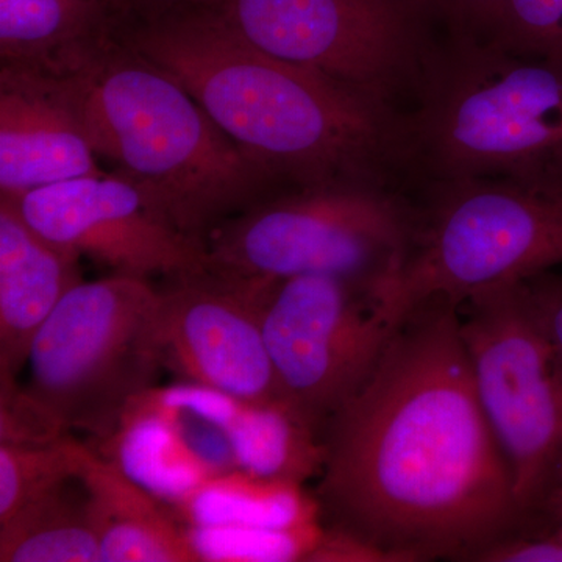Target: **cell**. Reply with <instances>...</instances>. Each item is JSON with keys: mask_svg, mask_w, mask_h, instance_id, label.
Wrapping results in <instances>:
<instances>
[{"mask_svg": "<svg viewBox=\"0 0 562 562\" xmlns=\"http://www.w3.org/2000/svg\"><path fill=\"white\" fill-rule=\"evenodd\" d=\"M532 316L562 368V272L543 271L519 281Z\"/></svg>", "mask_w": 562, "mask_h": 562, "instance_id": "cell-24", "label": "cell"}, {"mask_svg": "<svg viewBox=\"0 0 562 562\" xmlns=\"http://www.w3.org/2000/svg\"><path fill=\"white\" fill-rule=\"evenodd\" d=\"M81 484L101 543V562H201L191 532L117 462L87 447Z\"/></svg>", "mask_w": 562, "mask_h": 562, "instance_id": "cell-16", "label": "cell"}, {"mask_svg": "<svg viewBox=\"0 0 562 562\" xmlns=\"http://www.w3.org/2000/svg\"><path fill=\"white\" fill-rule=\"evenodd\" d=\"M81 281L80 258L40 235L0 195V375L20 379L36 335Z\"/></svg>", "mask_w": 562, "mask_h": 562, "instance_id": "cell-14", "label": "cell"}, {"mask_svg": "<svg viewBox=\"0 0 562 562\" xmlns=\"http://www.w3.org/2000/svg\"><path fill=\"white\" fill-rule=\"evenodd\" d=\"M324 446L322 516L390 561H472L527 535L447 299L406 314L371 376L325 425Z\"/></svg>", "mask_w": 562, "mask_h": 562, "instance_id": "cell-1", "label": "cell"}, {"mask_svg": "<svg viewBox=\"0 0 562 562\" xmlns=\"http://www.w3.org/2000/svg\"><path fill=\"white\" fill-rule=\"evenodd\" d=\"M473 384L512 469L528 530H557L562 490V368L519 281L458 306Z\"/></svg>", "mask_w": 562, "mask_h": 562, "instance_id": "cell-8", "label": "cell"}, {"mask_svg": "<svg viewBox=\"0 0 562 562\" xmlns=\"http://www.w3.org/2000/svg\"><path fill=\"white\" fill-rule=\"evenodd\" d=\"M480 562H562V535H514L484 547L473 557Z\"/></svg>", "mask_w": 562, "mask_h": 562, "instance_id": "cell-25", "label": "cell"}, {"mask_svg": "<svg viewBox=\"0 0 562 562\" xmlns=\"http://www.w3.org/2000/svg\"><path fill=\"white\" fill-rule=\"evenodd\" d=\"M68 435L18 379L0 375V442L38 446Z\"/></svg>", "mask_w": 562, "mask_h": 562, "instance_id": "cell-22", "label": "cell"}, {"mask_svg": "<svg viewBox=\"0 0 562 562\" xmlns=\"http://www.w3.org/2000/svg\"><path fill=\"white\" fill-rule=\"evenodd\" d=\"M492 43L562 63V0H502Z\"/></svg>", "mask_w": 562, "mask_h": 562, "instance_id": "cell-21", "label": "cell"}, {"mask_svg": "<svg viewBox=\"0 0 562 562\" xmlns=\"http://www.w3.org/2000/svg\"><path fill=\"white\" fill-rule=\"evenodd\" d=\"M214 0H121L127 18H146L160 14L162 11L179 9L184 5H202Z\"/></svg>", "mask_w": 562, "mask_h": 562, "instance_id": "cell-26", "label": "cell"}, {"mask_svg": "<svg viewBox=\"0 0 562 562\" xmlns=\"http://www.w3.org/2000/svg\"><path fill=\"white\" fill-rule=\"evenodd\" d=\"M188 530L202 561H310L325 527L319 517L290 527L192 525Z\"/></svg>", "mask_w": 562, "mask_h": 562, "instance_id": "cell-20", "label": "cell"}, {"mask_svg": "<svg viewBox=\"0 0 562 562\" xmlns=\"http://www.w3.org/2000/svg\"><path fill=\"white\" fill-rule=\"evenodd\" d=\"M102 172L61 80L0 68V194Z\"/></svg>", "mask_w": 562, "mask_h": 562, "instance_id": "cell-13", "label": "cell"}, {"mask_svg": "<svg viewBox=\"0 0 562 562\" xmlns=\"http://www.w3.org/2000/svg\"><path fill=\"white\" fill-rule=\"evenodd\" d=\"M9 198L40 235L113 276L169 277L209 271L205 244L181 235L149 199L120 173L60 181Z\"/></svg>", "mask_w": 562, "mask_h": 562, "instance_id": "cell-12", "label": "cell"}, {"mask_svg": "<svg viewBox=\"0 0 562 562\" xmlns=\"http://www.w3.org/2000/svg\"><path fill=\"white\" fill-rule=\"evenodd\" d=\"M420 184L412 246L382 292L395 321L562 265V157L516 176Z\"/></svg>", "mask_w": 562, "mask_h": 562, "instance_id": "cell-5", "label": "cell"}, {"mask_svg": "<svg viewBox=\"0 0 562 562\" xmlns=\"http://www.w3.org/2000/svg\"><path fill=\"white\" fill-rule=\"evenodd\" d=\"M179 509L190 527H290L322 517L319 502L301 484L247 471L199 480L179 495Z\"/></svg>", "mask_w": 562, "mask_h": 562, "instance_id": "cell-17", "label": "cell"}, {"mask_svg": "<svg viewBox=\"0 0 562 562\" xmlns=\"http://www.w3.org/2000/svg\"><path fill=\"white\" fill-rule=\"evenodd\" d=\"M416 214L395 184L290 188L217 228L206 241L210 268L254 279L331 276L383 292L412 246Z\"/></svg>", "mask_w": 562, "mask_h": 562, "instance_id": "cell-6", "label": "cell"}, {"mask_svg": "<svg viewBox=\"0 0 562 562\" xmlns=\"http://www.w3.org/2000/svg\"><path fill=\"white\" fill-rule=\"evenodd\" d=\"M60 80L95 155L194 241L206 246L222 225L286 190L120 33L90 65Z\"/></svg>", "mask_w": 562, "mask_h": 562, "instance_id": "cell-3", "label": "cell"}, {"mask_svg": "<svg viewBox=\"0 0 562 562\" xmlns=\"http://www.w3.org/2000/svg\"><path fill=\"white\" fill-rule=\"evenodd\" d=\"M87 446L70 436L50 443L0 442V522L79 479Z\"/></svg>", "mask_w": 562, "mask_h": 562, "instance_id": "cell-19", "label": "cell"}, {"mask_svg": "<svg viewBox=\"0 0 562 562\" xmlns=\"http://www.w3.org/2000/svg\"><path fill=\"white\" fill-rule=\"evenodd\" d=\"M405 113L420 183L516 176L562 157V63L482 40L432 44Z\"/></svg>", "mask_w": 562, "mask_h": 562, "instance_id": "cell-4", "label": "cell"}, {"mask_svg": "<svg viewBox=\"0 0 562 562\" xmlns=\"http://www.w3.org/2000/svg\"><path fill=\"white\" fill-rule=\"evenodd\" d=\"M417 14L447 38L491 40L502 0H408Z\"/></svg>", "mask_w": 562, "mask_h": 562, "instance_id": "cell-23", "label": "cell"}, {"mask_svg": "<svg viewBox=\"0 0 562 562\" xmlns=\"http://www.w3.org/2000/svg\"><path fill=\"white\" fill-rule=\"evenodd\" d=\"M557 519H558L557 530L560 531L562 535V490H561V494H560V501H558Z\"/></svg>", "mask_w": 562, "mask_h": 562, "instance_id": "cell-27", "label": "cell"}, {"mask_svg": "<svg viewBox=\"0 0 562 562\" xmlns=\"http://www.w3.org/2000/svg\"><path fill=\"white\" fill-rule=\"evenodd\" d=\"M261 317L281 401L322 436L371 376L401 324L379 291L331 276L277 280Z\"/></svg>", "mask_w": 562, "mask_h": 562, "instance_id": "cell-10", "label": "cell"}, {"mask_svg": "<svg viewBox=\"0 0 562 562\" xmlns=\"http://www.w3.org/2000/svg\"><path fill=\"white\" fill-rule=\"evenodd\" d=\"M125 18L111 0H0L2 68L68 77L109 49Z\"/></svg>", "mask_w": 562, "mask_h": 562, "instance_id": "cell-15", "label": "cell"}, {"mask_svg": "<svg viewBox=\"0 0 562 562\" xmlns=\"http://www.w3.org/2000/svg\"><path fill=\"white\" fill-rule=\"evenodd\" d=\"M171 281L158 308L165 369L241 405L280 402L261 317L277 280L210 268Z\"/></svg>", "mask_w": 562, "mask_h": 562, "instance_id": "cell-11", "label": "cell"}, {"mask_svg": "<svg viewBox=\"0 0 562 562\" xmlns=\"http://www.w3.org/2000/svg\"><path fill=\"white\" fill-rule=\"evenodd\" d=\"M111 2L116 3V5H117V7H120V9H121L122 11H124V13H125V10H124V7H122L121 0H111ZM125 14H127V13H125Z\"/></svg>", "mask_w": 562, "mask_h": 562, "instance_id": "cell-28", "label": "cell"}, {"mask_svg": "<svg viewBox=\"0 0 562 562\" xmlns=\"http://www.w3.org/2000/svg\"><path fill=\"white\" fill-rule=\"evenodd\" d=\"M2 562H101V543L80 479L0 522Z\"/></svg>", "mask_w": 562, "mask_h": 562, "instance_id": "cell-18", "label": "cell"}, {"mask_svg": "<svg viewBox=\"0 0 562 562\" xmlns=\"http://www.w3.org/2000/svg\"><path fill=\"white\" fill-rule=\"evenodd\" d=\"M120 36L286 190L412 176L405 113L266 54L211 3L127 18Z\"/></svg>", "mask_w": 562, "mask_h": 562, "instance_id": "cell-2", "label": "cell"}, {"mask_svg": "<svg viewBox=\"0 0 562 562\" xmlns=\"http://www.w3.org/2000/svg\"><path fill=\"white\" fill-rule=\"evenodd\" d=\"M211 5L266 54L391 105L402 91H416L432 46L430 25L408 0H214Z\"/></svg>", "mask_w": 562, "mask_h": 562, "instance_id": "cell-9", "label": "cell"}, {"mask_svg": "<svg viewBox=\"0 0 562 562\" xmlns=\"http://www.w3.org/2000/svg\"><path fill=\"white\" fill-rule=\"evenodd\" d=\"M158 308L149 280L81 281L36 335L25 387L66 431L117 435L165 369Z\"/></svg>", "mask_w": 562, "mask_h": 562, "instance_id": "cell-7", "label": "cell"}]
</instances>
